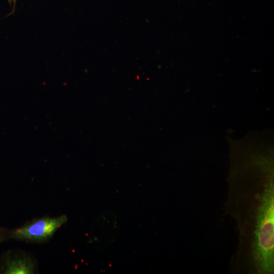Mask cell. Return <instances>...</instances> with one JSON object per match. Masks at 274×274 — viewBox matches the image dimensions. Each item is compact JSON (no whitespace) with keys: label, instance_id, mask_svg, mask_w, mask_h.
I'll use <instances>...</instances> for the list:
<instances>
[{"label":"cell","instance_id":"obj_5","mask_svg":"<svg viewBox=\"0 0 274 274\" xmlns=\"http://www.w3.org/2000/svg\"><path fill=\"white\" fill-rule=\"evenodd\" d=\"M16 2H17V0H11V3H13V9H12V12L11 13V14L13 13L14 11H15V5H16Z\"/></svg>","mask_w":274,"mask_h":274},{"label":"cell","instance_id":"obj_6","mask_svg":"<svg viewBox=\"0 0 274 274\" xmlns=\"http://www.w3.org/2000/svg\"><path fill=\"white\" fill-rule=\"evenodd\" d=\"M10 4L11 5V0H8Z\"/></svg>","mask_w":274,"mask_h":274},{"label":"cell","instance_id":"obj_3","mask_svg":"<svg viewBox=\"0 0 274 274\" xmlns=\"http://www.w3.org/2000/svg\"><path fill=\"white\" fill-rule=\"evenodd\" d=\"M37 270L35 258L20 250L10 251L6 253L0 265V273L5 274H32Z\"/></svg>","mask_w":274,"mask_h":274},{"label":"cell","instance_id":"obj_2","mask_svg":"<svg viewBox=\"0 0 274 274\" xmlns=\"http://www.w3.org/2000/svg\"><path fill=\"white\" fill-rule=\"evenodd\" d=\"M67 221V217L65 215L34 219L20 227L9 230V239L31 243L46 242Z\"/></svg>","mask_w":274,"mask_h":274},{"label":"cell","instance_id":"obj_1","mask_svg":"<svg viewBox=\"0 0 274 274\" xmlns=\"http://www.w3.org/2000/svg\"><path fill=\"white\" fill-rule=\"evenodd\" d=\"M269 161H249L231 170L226 212L236 224L235 274L274 273V186Z\"/></svg>","mask_w":274,"mask_h":274},{"label":"cell","instance_id":"obj_4","mask_svg":"<svg viewBox=\"0 0 274 274\" xmlns=\"http://www.w3.org/2000/svg\"><path fill=\"white\" fill-rule=\"evenodd\" d=\"M9 230L0 227V243L9 239Z\"/></svg>","mask_w":274,"mask_h":274}]
</instances>
